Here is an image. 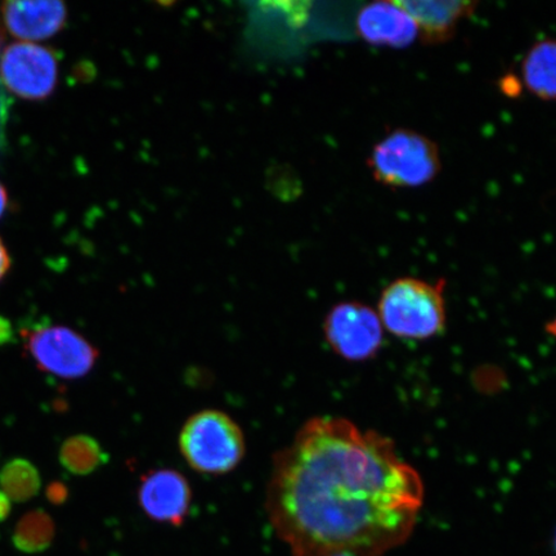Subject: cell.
<instances>
[{
    "label": "cell",
    "instance_id": "6da1fadb",
    "mask_svg": "<svg viewBox=\"0 0 556 556\" xmlns=\"http://www.w3.org/2000/svg\"><path fill=\"white\" fill-rule=\"evenodd\" d=\"M424 497L391 438L316 416L275 455L266 507L295 556H379L412 536Z\"/></svg>",
    "mask_w": 556,
    "mask_h": 556
},
{
    "label": "cell",
    "instance_id": "7a4b0ae2",
    "mask_svg": "<svg viewBox=\"0 0 556 556\" xmlns=\"http://www.w3.org/2000/svg\"><path fill=\"white\" fill-rule=\"evenodd\" d=\"M378 315L382 328L395 338L428 340L441 336L447 324L443 282L399 278L382 291Z\"/></svg>",
    "mask_w": 556,
    "mask_h": 556
},
{
    "label": "cell",
    "instance_id": "3957f363",
    "mask_svg": "<svg viewBox=\"0 0 556 556\" xmlns=\"http://www.w3.org/2000/svg\"><path fill=\"white\" fill-rule=\"evenodd\" d=\"M178 447L189 467L205 476L228 475L247 454L239 424L219 409L191 415L180 429Z\"/></svg>",
    "mask_w": 556,
    "mask_h": 556
},
{
    "label": "cell",
    "instance_id": "277c9868",
    "mask_svg": "<svg viewBox=\"0 0 556 556\" xmlns=\"http://www.w3.org/2000/svg\"><path fill=\"white\" fill-rule=\"evenodd\" d=\"M367 164L379 184L413 189L432 182L440 173L441 156L432 139L414 130L399 129L375 146Z\"/></svg>",
    "mask_w": 556,
    "mask_h": 556
},
{
    "label": "cell",
    "instance_id": "5b68a950",
    "mask_svg": "<svg viewBox=\"0 0 556 556\" xmlns=\"http://www.w3.org/2000/svg\"><path fill=\"white\" fill-rule=\"evenodd\" d=\"M23 338L25 351L39 370L61 379L87 377L100 357L99 350L92 343L66 326L23 331Z\"/></svg>",
    "mask_w": 556,
    "mask_h": 556
},
{
    "label": "cell",
    "instance_id": "8992f818",
    "mask_svg": "<svg viewBox=\"0 0 556 556\" xmlns=\"http://www.w3.org/2000/svg\"><path fill=\"white\" fill-rule=\"evenodd\" d=\"M326 342L333 353L350 363L377 357L384 344L386 330L378 311L359 302H343L329 311L324 321Z\"/></svg>",
    "mask_w": 556,
    "mask_h": 556
},
{
    "label": "cell",
    "instance_id": "52a82bcc",
    "mask_svg": "<svg viewBox=\"0 0 556 556\" xmlns=\"http://www.w3.org/2000/svg\"><path fill=\"white\" fill-rule=\"evenodd\" d=\"M0 76L13 94L39 101L54 92L59 83V64L48 48L18 41L5 48L0 60Z\"/></svg>",
    "mask_w": 556,
    "mask_h": 556
},
{
    "label": "cell",
    "instance_id": "ba28073f",
    "mask_svg": "<svg viewBox=\"0 0 556 556\" xmlns=\"http://www.w3.org/2000/svg\"><path fill=\"white\" fill-rule=\"evenodd\" d=\"M138 504L150 519L174 527L182 526L192 503L190 482L182 472L156 469L146 472L137 491Z\"/></svg>",
    "mask_w": 556,
    "mask_h": 556
},
{
    "label": "cell",
    "instance_id": "9c48e42d",
    "mask_svg": "<svg viewBox=\"0 0 556 556\" xmlns=\"http://www.w3.org/2000/svg\"><path fill=\"white\" fill-rule=\"evenodd\" d=\"M359 37L378 47L406 48L419 37V27L397 2H375L359 11Z\"/></svg>",
    "mask_w": 556,
    "mask_h": 556
},
{
    "label": "cell",
    "instance_id": "30bf717a",
    "mask_svg": "<svg viewBox=\"0 0 556 556\" xmlns=\"http://www.w3.org/2000/svg\"><path fill=\"white\" fill-rule=\"evenodd\" d=\"M419 27L427 45H440L454 37L457 26L476 12L477 3L454 0H400L397 2Z\"/></svg>",
    "mask_w": 556,
    "mask_h": 556
},
{
    "label": "cell",
    "instance_id": "8fae6325",
    "mask_svg": "<svg viewBox=\"0 0 556 556\" xmlns=\"http://www.w3.org/2000/svg\"><path fill=\"white\" fill-rule=\"evenodd\" d=\"M7 29L24 41L53 37L66 24V5L61 2H7L2 7Z\"/></svg>",
    "mask_w": 556,
    "mask_h": 556
},
{
    "label": "cell",
    "instance_id": "7c38bea8",
    "mask_svg": "<svg viewBox=\"0 0 556 556\" xmlns=\"http://www.w3.org/2000/svg\"><path fill=\"white\" fill-rule=\"evenodd\" d=\"M521 76L525 86L540 100L556 101V39H545L528 51Z\"/></svg>",
    "mask_w": 556,
    "mask_h": 556
},
{
    "label": "cell",
    "instance_id": "4fadbf2b",
    "mask_svg": "<svg viewBox=\"0 0 556 556\" xmlns=\"http://www.w3.org/2000/svg\"><path fill=\"white\" fill-rule=\"evenodd\" d=\"M62 467L75 476H88L106 463L101 444L94 438L78 434L70 437L60 451Z\"/></svg>",
    "mask_w": 556,
    "mask_h": 556
},
{
    "label": "cell",
    "instance_id": "5bb4252c",
    "mask_svg": "<svg viewBox=\"0 0 556 556\" xmlns=\"http://www.w3.org/2000/svg\"><path fill=\"white\" fill-rule=\"evenodd\" d=\"M41 479L39 471L24 458H16L0 470V490L11 502L23 503L38 495Z\"/></svg>",
    "mask_w": 556,
    "mask_h": 556
},
{
    "label": "cell",
    "instance_id": "9a60e30c",
    "mask_svg": "<svg viewBox=\"0 0 556 556\" xmlns=\"http://www.w3.org/2000/svg\"><path fill=\"white\" fill-rule=\"evenodd\" d=\"M54 536L52 518L43 510H35L18 521L13 542L25 553H39L51 545Z\"/></svg>",
    "mask_w": 556,
    "mask_h": 556
},
{
    "label": "cell",
    "instance_id": "2e32d148",
    "mask_svg": "<svg viewBox=\"0 0 556 556\" xmlns=\"http://www.w3.org/2000/svg\"><path fill=\"white\" fill-rule=\"evenodd\" d=\"M47 496L52 503H64L67 497V490L64 483H53L48 486Z\"/></svg>",
    "mask_w": 556,
    "mask_h": 556
},
{
    "label": "cell",
    "instance_id": "e0dca14e",
    "mask_svg": "<svg viewBox=\"0 0 556 556\" xmlns=\"http://www.w3.org/2000/svg\"><path fill=\"white\" fill-rule=\"evenodd\" d=\"M11 268V258L9 252H7L5 245L0 239V280L9 273Z\"/></svg>",
    "mask_w": 556,
    "mask_h": 556
},
{
    "label": "cell",
    "instance_id": "ac0fdd59",
    "mask_svg": "<svg viewBox=\"0 0 556 556\" xmlns=\"http://www.w3.org/2000/svg\"><path fill=\"white\" fill-rule=\"evenodd\" d=\"M12 510V503L9 496L0 490V521L9 518Z\"/></svg>",
    "mask_w": 556,
    "mask_h": 556
},
{
    "label": "cell",
    "instance_id": "d6986e66",
    "mask_svg": "<svg viewBox=\"0 0 556 556\" xmlns=\"http://www.w3.org/2000/svg\"><path fill=\"white\" fill-rule=\"evenodd\" d=\"M7 207H9V193H7L2 184H0V218L3 217Z\"/></svg>",
    "mask_w": 556,
    "mask_h": 556
},
{
    "label": "cell",
    "instance_id": "ffe728a7",
    "mask_svg": "<svg viewBox=\"0 0 556 556\" xmlns=\"http://www.w3.org/2000/svg\"><path fill=\"white\" fill-rule=\"evenodd\" d=\"M546 331L556 339V317L553 318L552 321L546 325Z\"/></svg>",
    "mask_w": 556,
    "mask_h": 556
},
{
    "label": "cell",
    "instance_id": "44dd1931",
    "mask_svg": "<svg viewBox=\"0 0 556 556\" xmlns=\"http://www.w3.org/2000/svg\"><path fill=\"white\" fill-rule=\"evenodd\" d=\"M336 556H352V555L342 554V555H336Z\"/></svg>",
    "mask_w": 556,
    "mask_h": 556
}]
</instances>
